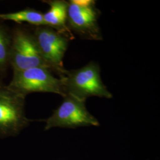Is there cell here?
<instances>
[{
    "instance_id": "7a4b0ae2",
    "label": "cell",
    "mask_w": 160,
    "mask_h": 160,
    "mask_svg": "<svg viewBox=\"0 0 160 160\" xmlns=\"http://www.w3.org/2000/svg\"><path fill=\"white\" fill-rule=\"evenodd\" d=\"M8 86L12 90L26 97L32 92H51L66 96L62 80L52 74L51 71L43 67H34L13 71Z\"/></svg>"
},
{
    "instance_id": "277c9868",
    "label": "cell",
    "mask_w": 160,
    "mask_h": 160,
    "mask_svg": "<svg viewBox=\"0 0 160 160\" xmlns=\"http://www.w3.org/2000/svg\"><path fill=\"white\" fill-rule=\"evenodd\" d=\"M10 66L13 71L34 67L49 69L40 53L33 33L23 27L17 26L12 30Z\"/></svg>"
},
{
    "instance_id": "8992f818",
    "label": "cell",
    "mask_w": 160,
    "mask_h": 160,
    "mask_svg": "<svg viewBox=\"0 0 160 160\" xmlns=\"http://www.w3.org/2000/svg\"><path fill=\"white\" fill-rule=\"evenodd\" d=\"M34 38L40 53L49 69L61 78L67 70L63 67V59L69 40L62 34L46 26H36Z\"/></svg>"
},
{
    "instance_id": "ba28073f",
    "label": "cell",
    "mask_w": 160,
    "mask_h": 160,
    "mask_svg": "<svg viewBox=\"0 0 160 160\" xmlns=\"http://www.w3.org/2000/svg\"><path fill=\"white\" fill-rule=\"evenodd\" d=\"M44 3L49 5V10L43 14L45 26L54 29L62 34L69 40L74 39L72 32L67 25L68 1L65 0H45Z\"/></svg>"
},
{
    "instance_id": "5b68a950",
    "label": "cell",
    "mask_w": 160,
    "mask_h": 160,
    "mask_svg": "<svg viewBox=\"0 0 160 160\" xmlns=\"http://www.w3.org/2000/svg\"><path fill=\"white\" fill-rule=\"evenodd\" d=\"M26 97L0 83V136L18 134L30 122L26 116Z\"/></svg>"
},
{
    "instance_id": "9c48e42d",
    "label": "cell",
    "mask_w": 160,
    "mask_h": 160,
    "mask_svg": "<svg viewBox=\"0 0 160 160\" xmlns=\"http://www.w3.org/2000/svg\"><path fill=\"white\" fill-rule=\"evenodd\" d=\"M43 14L40 12L28 8L17 12L0 13V20H9L18 24L28 23L36 27L45 26Z\"/></svg>"
},
{
    "instance_id": "52a82bcc",
    "label": "cell",
    "mask_w": 160,
    "mask_h": 160,
    "mask_svg": "<svg viewBox=\"0 0 160 160\" xmlns=\"http://www.w3.org/2000/svg\"><path fill=\"white\" fill-rule=\"evenodd\" d=\"M63 97V102L46 120L45 130L52 128H76L81 126H98L99 122L86 108V101L69 95Z\"/></svg>"
},
{
    "instance_id": "3957f363",
    "label": "cell",
    "mask_w": 160,
    "mask_h": 160,
    "mask_svg": "<svg viewBox=\"0 0 160 160\" xmlns=\"http://www.w3.org/2000/svg\"><path fill=\"white\" fill-rule=\"evenodd\" d=\"M101 12L94 0H70L67 12V25L72 32L81 38L103 40L98 23Z\"/></svg>"
},
{
    "instance_id": "30bf717a",
    "label": "cell",
    "mask_w": 160,
    "mask_h": 160,
    "mask_svg": "<svg viewBox=\"0 0 160 160\" xmlns=\"http://www.w3.org/2000/svg\"><path fill=\"white\" fill-rule=\"evenodd\" d=\"M12 30L0 23V77L2 79L10 67Z\"/></svg>"
},
{
    "instance_id": "6da1fadb",
    "label": "cell",
    "mask_w": 160,
    "mask_h": 160,
    "mask_svg": "<svg viewBox=\"0 0 160 160\" xmlns=\"http://www.w3.org/2000/svg\"><path fill=\"white\" fill-rule=\"evenodd\" d=\"M66 95L81 100L97 96L112 98L113 96L103 84L98 63L92 61L81 68L67 71L61 78Z\"/></svg>"
}]
</instances>
